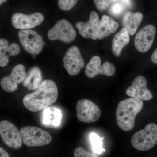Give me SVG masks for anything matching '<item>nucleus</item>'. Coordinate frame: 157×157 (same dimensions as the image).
Instances as JSON below:
<instances>
[{"mask_svg":"<svg viewBox=\"0 0 157 157\" xmlns=\"http://www.w3.org/2000/svg\"><path fill=\"white\" fill-rule=\"evenodd\" d=\"M58 97V90L55 82L50 79H45L35 92L24 97L23 103L29 111L37 112L53 104Z\"/></svg>","mask_w":157,"mask_h":157,"instance_id":"f257e3e1","label":"nucleus"},{"mask_svg":"<svg viewBox=\"0 0 157 157\" xmlns=\"http://www.w3.org/2000/svg\"><path fill=\"white\" fill-rule=\"evenodd\" d=\"M143 102L140 99L130 98L120 101L116 112L118 126L123 131L128 132L135 127L136 116L143 107Z\"/></svg>","mask_w":157,"mask_h":157,"instance_id":"f03ea898","label":"nucleus"},{"mask_svg":"<svg viewBox=\"0 0 157 157\" xmlns=\"http://www.w3.org/2000/svg\"><path fill=\"white\" fill-rule=\"evenodd\" d=\"M132 146L140 151H146L157 143V125L148 124L144 129L135 133L131 139Z\"/></svg>","mask_w":157,"mask_h":157,"instance_id":"7ed1b4c3","label":"nucleus"},{"mask_svg":"<svg viewBox=\"0 0 157 157\" xmlns=\"http://www.w3.org/2000/svg\"><path fill=\"white\" fill-rule=\"evenodd\" d=\"M22 142L29 147L44 146L52 140L51 135L43 129L34 126H25L20 130Z\"/></svg>","mask_w":157,"mask_h":157,"instance_id":"20e7f679","label":"nucleus"},{"mask_svg":"<svg viewBox=\"0 0 157 157\" xmlns=\"http://www.w3.org/2000/svg\"><path fill=\"white\" fill-rule=\"evenodd\" d=\"M76 30L69 21L61 19L48 31V37L52 41L59 40L65 43L73 42L76 37Z\"/></svg>","mask_w":157,"mask_h":157,"instance_id":"39448f33","label":"nucleus"},{"mask_svg":"<svg viewBox=\"0 0 157 157\" xmlns=\"http://www.w3.org/2000/svg\"><path fill=\"white\" fill-rule=\"evenodd\" d=\"M76 116L80 121L91 123L97 121L101 117V110L92 101L81 99L76 104Z\"/></svg>","mask_w":157,"mask_h":157,"instance_id":"423d86ee","label":"nucleus"},{"mask_svg":"<svg viewBox=\"0 0 157 157\" xmlns=\"http://www.w3.org/2000/svg\"><path fill=\"white\" fill-rule=\"evenodd\" d=\"M20 42L25 51L33 55L39 54L43 46V39L33 30H21L18 33Z\"/></svg>","mask_w":157,"mask_h":157,"instance_id":"0eeeda50","label":"nucleus"},{"mask_svg":"<svg viewBox=\"0 0 157 157\" xmlns=\"http://www.w3.org/2000/svg\"><path fill=\"white\" fill-rule=\"evenodd\" d=\"M0 136L4 143L9 147L18 149L22 146L20 132L17 127L9 121H0Z\"/></svg>","mask_w":157,"mask_h":157,"instance_id":"6e6552de","label":"nucleus"},{"mask_svg":"<svg viewBox=\"0 0 157 157\" xmlns=\"http://www.w3.org/2000/svg\"><path fill=\"white\" fill-rule=\"evenodd\" d=\"M63 61L65 69L71 76L78 74L85 66L80 50L76 46H72L67 51Z\"/></svg>","mask_w":157,"mask_h":157,"instance_id":"1a4fd4ad","label":"nucleus"},{"mask_svg":"<svg viewBox=\"0 0 157 157\" xmlns=\"http://www.w3.org/2000/svg\"><path fill=\"white\" fill-rule=\"evenodd\" d=\"M101 59L98 56H94L91 59L86 68L85 73L89 78H94L99 74L108 76H113L115 73L114 65L109 62H106L101 66Z\"/></svg>","mask_w":157,"mask_h":157,"instance_id":"9d476101","label":"nucleus"},{"mask_svg":"<svg viewBox=\"0 0 157 157\" xmlns=\"http://www.w3.org/2000/svg\"><path fill=\"white\" fill-rule=\"evenodd\" d=\"M44 17L39 12L26 15L21 13H16L11 17L12 25L15 28L19 29H28L35 27L41 24Z\"/></svg>","mask_w":157,"mask_h":157,"instance_id":"9b49d317","label":"nucleus"},{"mask_svg":"<svg viewBox=\"0 0 157 157\" xmlns=\"http://www.w3.org/2000/svg\"><path fill=\"white\" fill-rule=\"evenodd\" d=\"M26 74L23 65H17L13 68L9 76H5L1 79L0 84L2 88L8 93L15 91L17 89V84L23 82Z\"/></svg>","mask_w":157,"mask_h":157,"instance_id":"f8f14e48","label":"nucleus"},{"mask_svg":"<svg viewBox=\"0 0 157 157\" xmlns=\"http://www.w3.org/2000/svg\"><path fill=\"white\" fill-rule=\"evenodd\" d=\"M156 34V30L153 25H148L144 27L135 37V48L142 53L148 51L152 45Z\"/></svg>","mask_w":157,"mask_h":157,"instance_id":"ddd939ff","label":"nucleus"},{"mask_svg":"<svg viewBox=\"0 0 157 157\" xmlns=\"http://www.w3.org/2000/svg\"><path fill=\"white\" fill-rule=\"evenodd\" d=\"M126 94L132 98L143 101H150L153 95L147 87V82L144 76H139L135 78L131 86L127 89Z\"/></svg>","mask_w":157,"mask_h":157,"instance_id":"4468645a","label":"nucleus"},{"mask_svg":"<svg viewBox=\"0 0 157 157\" xmlns=\"http://www.w3.org/2000/svg\"><path fill=\"white\" fill-rule=\"evenodd\" d=\"M99 22L98 13L92 11L90 14L89 19L87 22L78 21L76 23V26L82 36L96 40L98 39Z\"/></svg>","mask_w":157,"mask_h":157,"instance_id":"2eb2a0df","label":"nucleus"},{"mask_svg":"<svg viewBox=\"0 0 157 157\" xmlns=\"http://www.w3.org/2000/svg\"><path fill=\"white\" fill-rule=\"evenodd\" d=\"M119 26L118 23L112 17L103 15L100 21L98 29V39H103L116 32Z\"/></svg>","mask_w":157,"mask_h":157,"instance_id":"dca6fc26","label":"nucleus"},{"mask_svg":"<svg viewBox=\"0 0 157 157\" xmlns=\"http://www.w3.org/2000/svg\"><path fill=\"white\" fill-rule=\"evenodd\" d=\"M143 17V14L140 12H128L126 13L123 20V24L129 35L133 36L135 33Z\"/></svg>","mask_w":157,"mask_h":157,"instance_id":"f3484780","label":"nucleus"},{"mask_svg":"<svg viewBox=\"0 0 157 157\" xmlns=\"http://www.w3.org/2000/svg\"><path fill=\"white\" fill-rule=\"evenodd\" d=\"M42 73L37 67H33L29 70L25 78L23 81V85L29 90H37L42 82Z\"/></svg>","mask_w":157,"mask_h":157,"instance_id":"a211bd4d","label":"nucleus"},{"mask_svg":"<svg viewBox=\"0 0 157 157\" xmlns=\"http://www.w3.org/2000/svg\"><path fill=\"white\" fill-rule=\"evenodd\" d=\"M130 42V36L126 29L123 28L117 33L112 42V52L114 55L118 56L124 47Z\"/></svg>","mask_w":157,"mask_h":157,"instance_id":"6ab92c4d","label":"nucleus"},{"mask_svg":"<svg viewBox=\"0 0 157 157\" xmlns=\"http://www.w3.org/2000/svg\"><path fill=\"white\" fill-rule=\"evenodd\" d=\"M61 111L54 107H48L43 112V122L49 126H58L62 119Z\"/></svg>","mask_w":157,"mask_h":157,"instance_id":"aec40b11","label":"nucleus"},{"mask_svg":"<svg viewBox=\"0 0 157 157\" xmlns=\"http://www.w3.org/2000/svg\"><path fill=\"white\" fill-rule=\"evenodd\" d=\"M132 3V1L127 0L115 1L110 6L109 13L114 17L120 16L127 8L131 6Z\"/></svg>","mask_w":157,"mask_h":157,"instance_id":"412c9836","label":"nucleus"},{"mask_svg":"<svg viewBox=\"0 0 157 157\" xmlns=\"http://www.w3.org/2000/svg\"><path fill=\"white\" fill-rule=\"evenodd\" d=\"M9 42L5 39H0V67H5L9 64V56L6 54L8 52Z\"/></svg>","mask_w":157,"mask_h":157,"instance_id":"4be33fe9","label":"nucleus"},{"mask_svg":"<svg viewBox=\"0 0 157 157\" xmlns=\"http://www.w3.org/2000/svg\"><path fill=\"white\" fill-rule=\"evenodd\" d=\"M90 138L94 152L100 154L106 151L102 147V140L104 139V137L100 138L96 133H92L91 134Z\"/></svg>","mask_w":157,"mask_h":157,"instance_id":"5701e85b","label":"nucleus"},{"mask_svg":"<svg viewBox=\"0 0 157 157\" xmlns=\"http://www.w3.org/2000/svg\"><path fill=\"white\" fill-rule=\"evenodd\" d=\"M77 1L76 0H59L58 1L59 8L63 11H69L73 9L76 5Z\"/></svg>","mask_w":157,"mask_h":157,"instance_id":"b1692460","label":"nucleus"},{"mask_svg":"<svg viewBox=\"0 0 157 157\" xmlns=\"http://www.w3.org/2000/svg\"><path fill=\"white\" fill-rule=\"evenodd\" d=\"M115 1L112 0H95L94 2L98 10L104 11Z\"/></svg>","mask_w":157,"mask_h":157,"instance_id":"393cba45","label":"nucleus"},{"mask_svg":"<svg viewBox=\"0 0 157 157\" xmlns=\"http://www.w3.org/2000/svg\"><path fill=\"white\" fill-rule=\"evenodd\" d=\"M75 157H99L95 155L90 153L82 147H77L74 151Z\"/></svg>","mask_w":157,"mask_h":157,"instance_id":"a878e982","label":"nucleus"},{"mask_svg":"<svg viewBox=\"0 0 157 157\" xmlns=\"http://www.w3.org/2000/svg\"><path fill=\"white\" fill-rule=\"evenodd\" d=\"M20 52V47L16 43H12L9 45L8 49V56H15L17 55Z\"/></svg>","mask_w":157,"mask_h":157,"instance_id":"bb28decb","label":"nucleus"},{"mask_svg":"<svg viewBox=\"0 0 157 157\" xmlns=\"http://www.w3.org/2000/svg\"><path fill=\"white\" fill-rule=\"evenodd\" d=\"M0 157H10L9 153L1 147H0Z\"/></svg>","mask_w":157,"mask_h":157,"instance_id":"cd10ccee","label":"nucleus"},{"mask_svg":"<svg viewBox=\"0 0 157 157\" xmlns=\"http://www.w3.org/2000/svg\"><path fill=\"white\" fill-rule=\"evenodd\" d=\"M151 60L153 63L157 64V48L154 51L151 57Z\"/></svg>","mask_w":157,"mask_h":157,"instance_id":"c85d7f7f","label":"nucleus"},{"mask_svg":"<svg viewBox=\"0 0 157 157\" xmlns=\"http://www.w3.org/2000/svg\"><path fill=\"white\" fill-rule=\"evenodd\" d=\"M6 2V0H0V5H2L3 3H5Z\"/></svg>","mask_w":157,"mask_h":157,"instance_id":"c756f323","label":"nucleus"},{"mask_svg":"<svg viewBox=\"0 0 157 157\" xmlns=\"http://www.w3.org/2000/svg\"><path fill=\"white\" fill-rule=\"evenodd\" d=\"M45 42H43V45H45Z\"/></svg>","mask_w":157,"mask_h":157,"instance_id":"7c9ffc66","label":"nucleus"}]
</instances>
